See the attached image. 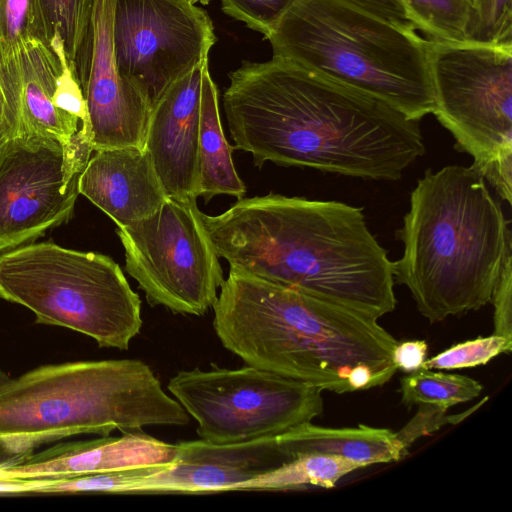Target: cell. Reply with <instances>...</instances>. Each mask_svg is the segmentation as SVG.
Here are the masks:
<instances>
[{
	"mask_svg": "<svg viewBox=\"0 0 512 512\" xmlns=\"http://www.w3.org/2000/svg\"><path fill=\"white\" fill-rule=\"evenodd\" d=\"M229 79L223 107L234 148L257 166L397 181L425 154L419 121L285 59L243 62Z\"/></svg>",
	"mask_w": 512,
	"mask_h": 512,
	"instance_id": "cell-1",
	"label": "cell"
},
{
	"mask_svg": "<svg viewBox=\"0 0 512 512\" xmlns=\"http://www.w3.org/2000/svg\"><path fill=\"white\" fill-rule=\"evenodd\" d=\"M202 219L231 270L376 320L395 309L393 262L362 208L270 193Z\"/></svg>",
	"mask_w": 512,
	"mask_h": 512,
	"instance_id": "cell-2",
	"label": "cell"
},
{
	"mask_svg": "<svg viewBox=\"0 0 512 512\" xmlns=\"http://www.w3.org/2000/svg\"><path fill=\"white\" fill-rule=\"evenodd\" d=\"M222 345L246 365L338 394L387 383L396 339L347 307L229 271L213 305Z\"/></svg>",
	"mask_w": 512,
	"mask_h": 512,
	"instance_id": "cell-3",
	"label": "cell"
},
{
	"mask_svg": "<svg viewBox=\"0 0 512 512\" xmlns=\"http://www.w3.org/2000/svg\"><path fill=\"white\" fill-rule=\"evenodd\" d=\"M397 238L404 249L393 262L394 281L409 289L430 322L491 302L512 256L509 221L471 166L427 169Z\"/></svg>",
	"mask_w": 512,
	"mask_h": 512,
	"instance_id": "cell-4",
	"label": "cell"
},
{
	"mask_svg": "<svg viewBox=\"0 0 512 512\" xmlns=\"http://www.w3.org/2000/svg\"><path fill=\"white\" fill-rule=\"evenodd\" d=\"M267 39L273 57L370 94L409 119L434 111L428 41L348 0H296Z\"/></svg>",
	"mask_w": 512,
	"mask_h": 512,
	"instance_id": "cell-5",
	"label": "cell"
},
{
	"mask_svg": "<svg viewBox=\"0 0 512 512\" xmlns=\"http://www.w3.org/2000/svg\"><path fill=\"white\" fill-rule=\"evenodd\" d=\"M190 416L138 359L76 361L37 367L0 385V437L184 426Z\"/></svg>",
	"mask_w": 512,
	"mask_h": 512,
	"instance_id": "cell-6",
	"label": "cell"
},
{
	"mask_svg": "<svg viewBox=\"0 0 512 512\" xmlns=\"http://www.w3.org/2000/svg\"><path fill=\"white\" fill-rule=\"evenodd\" d=\"M0 298L26 307L38 324L60 326L126 350L142 328L141 300L110 257L27 244L0 256Z\"/></svg>",
	"mask_w": 512,
	"mask_h": 512,
	"instance_id": "cell-7",
	"label": "cell"
},
{
	"mask_svg": "<svg viewBox=\"0 0 512 512\" xmlns=\"http://www.w3.org/2000/svg\"><path fill=\"white\" fill-rule=\"evenodd\" d=\"M432 114L511 204L512 46L428 41Z\"/></svg>",
	"mask_w": 512,
	"mask_h": 512,
	"instance_id": "cell-8",
	"label": "cell"
},
{
	"mask_svg": "<svg viewBox=\"0 0 512 512\" xmlns=\"http://www.w3.org/2000/svg\"><path fill=\"white\" fill-rule=\"evenodd\" d=\"M167 389L214 444L277 437L323 411L318 387L250 365L181 370Z\"/></svg>",
	"mask_w": 512,
	"mask_h": 512,
	"instance_id": "cell-9",
	"label": "cell"
},
{
	"mask_svg": "<svg viewBox=\"0 0 512 512\" xmlns=\"http://www.w3.org/2000/svg\"><path fill=\"white\" fill-rule=\"evenodd\" d=\"M117 234L125 270L150 305L196 316L213 307L225 279L196 200L167 197L156 212L118 227Z\"/></svg>",
	"mask_w": 512,
	"mask_h": 512,
	"instance_id": "cell-10",
	"label": "cell"
},
{
	"mask_svg": "<svg viewBox=\"0 0 512 512\" xmlns=\"http://www.w3.org/2000/svg\"><path fill=\"white\" fill-rule=\"evenodd\" d=\"M92 152L91 132L82 125L69 143L39 134L0 141V251L70 219Z\"/></svg>",
	"mask_w": 512,
	"mask_h": 512,
	"instance_id": "cell-11",
	"label": "cell"
},
{
	"mask_svg": "<svg viewBox=\"0 0 512 512\" xmlns=\"http://www.w3.org/2000/svg\"><path fill=\"white\" fill-rule=\"evenodd\" d=\"M112 36L120 77L151 110L217 40L207 12L188 0H115Z\"/></svg>",
	"mask_w": 512,
	"mask_h": 512,
	"instance_id": "cell-12",
	"label": "cell"
},
{
	"mask_svg": "<svg viewBox=\"0 0 512 512\" xmlns=\"http://www.w3.org/2000/svg\"><path fill=\"white\" fill-rule=\"evenodd\" d=\"M289 461L277 437L234 444L205 440L175 444L171 463L147 473L134 494L211 493L242 490L249 481Z\"/></svg>",
	"mask_w": 512,
	"mask_h": 512,
	"instance_id": "cell-13",
	"label": "cell"
},
{
	"mask_svg": "<svg viewBox=\"0 0 512 512\" xmlns=\"http://www.w3.org/2000/svg\"><path fill=\"white\" fill-rule=\"evenodd\" d=\"M115 0H95L93 48L86 100L93 151L144 148L151 109L119 75L113 50Z\"/></svg>",
	"mask_w": 512,
	"mask_h": 512,
	"instance_id": "cell-14",
	"label": "cell"
},
{
	"mask_svg": "<svg viewBox=\"0 0 512 512\" xmlns=\"http://www.w3.org/2000/svg\"><path fill=\"white\" fill-rule=\"evenodd\" d=\"M207 63L172 84L150 112L144 149L167 197L197 199L201 84Z\"/></svg>",
	"mask_w": 512,
	"mask_h": 512,
	"instance_id": "cell-15",
	"label": "cell"
},
{
	"mask_svg": "<svg viewBox=\"0 0 512 512\" xmlns=\"http://www.w3.org/2000/svg\"><path fill=\"white\" fill-rule=\"evenodd\" d=\"M60 72L56 53L39 39L30 40L14 55L0 60L6 137L39 134L56 137L64 143L73 140L81 121L58 109L53 102Z\"/></svg>",
	"mask_w": 512,
	"mask_h": 512,
	"instance_id": "cell-16",
	"label": "cell"
},
{
	"mask_svg": "<svg viewBox=\"0 0 512 512\" xmlns=\"http://www.w3.org/2000/svg\"><path fill=\"white\" fill-rule=\"evenodd\" d=\"M175 444L140 431L58 444L0 468V479L68 478L172 462Z\"/></svg>",
	"mask_w": 512,
	"mask_h": 512,
	"instance_id": "cell-17",
	"label": "cell"
},
{
	"mask_svg": "<svg viewBox=\"0 0 512 512\" xmlns=\"http://www.w3.org/2000/svg\"><path fill=\"white\" fill-rule=\"evenodd\" d=\"M79 193L118 227L156 212L167 195L144 148L96 150L79 180Z\"/></svg>",
	"mask_w": 512,
	"mask_h": 512,
	"instance_id": "cell-18",
	"label": "cell"
},
{
	"mask_svg": "<svg viewBox=\"0 0 512 512\" xmlns=\"http://www.w3.org/2000/svg\"><path fill=\"white\" fill-rule=\"evenodd\" d=\"M277 443L289 459L298 454H321L364 467L399 461L407 454L396 433L363 424L356 428H327L308 422L277 436Z\"/></svg>",
	"mask_w": 512,
	"mask_h": 512,
	"instance_id": "cell-19",
	"label": "cell"
},
{
	"mask_svg": "<svg viewBox=\"0 0 512 512\" xmlns=\"http://www.w3.org/2000/svg\"><path fill=\"white\" fill-rule=\"evenodd\" d=\"M234 149L224 136L218 91L207 63L201 84L197 197H202L206 202L219 194L236 196L239 200L243 198L246 188L232 161Z\"/></svg>",
	"mask_w": 512,
	"mask_h": 512,
	"instance_id": "cell-20",
	"label": "cell"
},
{
	"mask_svg": "<svg viewBox=\"0 0 512 512\" xmlns=\"http://www.w3.org/2000/svg\"><path fill=\"white\" fill-rule=\"evenodd\" d=\"M43 42L59 36L81 88L86 84L94 34L95 0H36Z\"/></svg>",
	"mask_w": 512,
	"mask_h": 512,
	"instance_id": "cell-21",
	"label": "cell"
},
{
	"mask_svg": "<svg viewBox=\"0 0 512 512\" xmlns=\"http://www.w3.org/2000/svg\"><path fill=\"white\" fill-rule=\"evenodd\" d=\"M362 464L321 454H298L279 467L247 482L242 490H292L306 486L333 488Z\"/></svg>",
	"mask_w": 512,
	"mask_h": 512,
	"instance_id": "cell-22",
	"label": "cell"
},
{
	"mask_svg": "<svg viewBox=\"0 0 512 512\" xmlns=\"http://www.w3.org/2000/svg\"><path fill=\"white\" fill-rule=\"evenodd\" d=\"M427 41L470 42L476 21L472 0H400Z\"/></svg>",
	"mask_w": 512,
	"mask_h": 512,
	"instance_id": "cell-23",
	"label": "cell"
},
{
	"mask_svg": "<svg viewBox=\"0 0 512 512\" xmlns=\"http://www.w3.org/2000/svg\"><path fill=\"white\" fill-rule=\"evenodd\" d=\"M482 385L467 376L420 368L401 378L402 402L430 404L444 409L478 397Z\"/></svg>",
	"mask_w": 512,
	"mask_h": 512,
	"instance_id": "cell-24",
	"label": "cell"
},
{
	"mask_svg": "<svg viewBox=\"0 0 512 512\" xmlns=\"http://www.w3.org/2000/svg\"><path fill=\"white\" fill-rule=\"evenodd\" d=\"M32 39L43 42L36 0H0V60Z\"/></svg>",
	"mask_w": 512,
	"mask_h": 512,
	"instance_id": "cell-25",
	"label": "cell"
},
{
	"mask_svg": "<svg viewBox=\"0 0 512 512\" xmlns=\"http://www.w3.org/2000/svg\"><path fill=\"white\" fill-rule=\"evenodd\" d=\"M512 342L504 337L493 334L487 337H477L455 344L436 356L426 359L423 369L452 370L470 368L488 363L501 353H510Z\"/></svg>",
	"mask_w": 512,
	"mask_h": 512,
	"instance_id": "cell-26",
	"label": "cell"
},
{
	"mask_svg": "<svg viewBox=\"0 0 512 512\" xmlns=\"http://www.w3.org/2000/svg\"><path fill=\"white\" fill-rule=\"evenodd\" d=\"M296 0H221L222 10L267 39Z\"/></svg>",
	"mask_w": 512,
	"mask_h": 512,
	"instance_id": "cell-27",
	"label": "cell"
},
{
	"mask_svg": "<svg viewBox=\"0 0 512 512\" xmlns=\"http://www.w3.org/2000/svg\"><path fill=\"white\" fill-rule=\"evenodd\" d=\"M470 42L512 46V0H485L476 10Z\"/></svg>",
	"mask_w": 512,
	"mask_h": 512,
	"instance_id": "cell-28",
	"label": "cell"
},
{
	"mask_svg": "<svg viewBox=\"0 0 512 512\" xmlns=\"http://www.w3.org/2000/svg\"><path fill=\"white\" fill-rule=\"evenodd\" d=\"M487 398L488 397H485L465 412L448 416H446L447 409L430 404H420L417 414L405 427H403L399 432H396V435L403 446L407 449L420 436L429 434L446 423L456 424L463 420L470 413L484 404Z\"/></svg>",
	"mask_w": 512,
	"mask_h": 512,
	"instance_id": "cell-29",
	"label": "cell"
},
{
	"mask_svg": "<svg viewBox=\"0 0 512 512\" xmlns=\"http://www.w3.org/2000/svg\"><path fill=\"white\" fill-rule=\"evenodd\" d=\"M494 334L512 342V256L505 263L494 290Z\"/></svg>",
	"mask_w": 512,
	"mask_h": 512,
	"instance_id": "cell-30",
	"label": "cell"
},
{
	"mask_svg": "<svg viewBox=\"0 0 512 512\" xmlns=\"http://www.w3.org/2000/svg\"><path fill=\"white\" fill-rule=\"evenodd\" d=\"M427 349V343L423 340L404 341L397 343L392 359L397 369L410 373L422 367Z\"/></svg>",
	"mask_w": 512,
	"mask_h": 512,
	"instance_id": "cell-31",
	"label": "cell"
},
{
	"mask_svg": "<svg viewBox=\"0 0 512 512\" xmlns=\"http://www.w3.org/2000/svg\"><path fill=\"white\" fill-rule=\"evenodd\" d=\"M359 7L370 11L380 17H383L398 25L412 28L414 27L409 14L400 2V0H348ZM417 31V30H416Z\"/></svg>",
	"mask_w": 512,
	"mask_h": 512,
	"instance_id": "cell-32",
	"label": "cell"
},
{
	"mask_svg": "<svg viewBox=\"0 0 512 512\" xmlns=\"http://www.w3.org/2000/svg\"><path fill=\"white\" fill-rule=\"evenodd\" d=\"M48 478L0 479V495L40 493Z\"/></svg>",
	"mask_w": 512,
	"mask_h": 512,
	"instance_id": "cell-33",
	"label": "cell"
},
{
	"mask_svg": "<svg viewBox=\"0 0 512 512\" xmlns=\"http://www.w3.org/2000/svg\"><path fill=\"white\" fill-rule=\"evenodd\" d=\"M30 454L15 453L0 442V468L19 463Z\"/></svg>",
	"mask_w": 512,
	"mask_h": 512,
	"instance_id": "cell-34",
	"label": "cell"
},
{
	"mask_svg": "<svg viewBox=\"0 0 512 512\" xmlns=\"http://www.w3.org/2000/svg\"><path fill=\"white\" fill-rule=\"evenodd\" d=\"M7 124H6V102L3 87L0 80V135L6 137Z\"/></svg>",
	"mask_w": 512,
	"mask_h": 512,
	"instance_id": "cell-35",
	"label": "cell"
},
{
	"mask_svg": "<svg viewBox=\"0 0 512 512\" xmlns=\"http://www.w3.org/2000/svg\"><path fill=\"white\" fill-rule=\"evenodd\" d=\"M9 379L10 376L0 369V385L7 382Z\"/></svg>",
	"mask_w": 512,
	"mask_h": 512,
	"instance_id": "cell-36",
	"label": "cell"
},
{
	"mask_svg": "<svg viewBox=\"0 0 512 512\" xmlns=\"http://www.w3.org/2000/svg\"><path fill=\"white\" fill-rule=\"evenodd\" d=\"M485 0H472L475 10H477Z\"/></svg>",
	"mask_w": 512,
	"mask_h": 512,
	"instance_id": "cell-37",
	"label": "cell"
},
{
	"mask_svg": "<svg viewBox=\"0 0 512 512\" xmlns=\"http://www.w3.org/2000/svg\"><path fill=\"white\" fill-rule=\"evenodd\" d=\"M189 2L193 3V4H196V3H201L203 5L205 4H208L210 0H188Z\"/></svg>",
	"mask_w": 512,
	"mask_h": 512,
	"instance_id": "cell-38",
	"label": "cell"
},
{
	"mask_svg": "<svg viewBox=\"0 0 512 512\" xmlns=\"http://www.w3.org/2000/svg\"><path fill=\"white\" fill-rule=\"evenodd\" d=\"M3 138H4V137H2V136L0 135V141H1Z\"/></svg>",
	"mask_w": 512,
	"mask_h": 512,
	"instance_id": "cell-39",
	"label": "cell"
}]
</instances>
